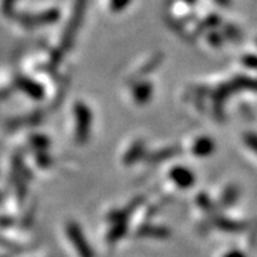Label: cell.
<instances>
[{"label": "cell", "instance_id": "cell-2", "mask_svg": "<svg viewBox=\"0 0 257 257\" xmlns=\"http://www.w3.org/2000/svg\"><path fill=\"white\" fill-rule=\"evenodd\" d=\"M208 147H209L208 141L206 140L200 141V143L195 147V153H199L200 156H206L205 153H208Z\"/></svg>", "mask_w": 257, "mask_h": 257}, {"label": "cell", "instance_id": "cell-4", "mask_svg": "<svg viewBox=\"0 0 257 257\" xmlns=\"http://www.w3.org/2000/svg\"><path fill=\"white\" fill-rule=\"evenodd\" d=\"M218 2H221V3H225L226 0H218Z\"/></svg>", "mask_w": 257, "mask_h": 257}, {"label": "cell", "instance_id": "cell-3", "mask_svg": "<svg viewBox=\"0 0 257 257\" xmlns=\"http://www.w3.org/2000/svg\"><path fill=\"white\" fill-rule=\"evenodd\" d=\"M130 3V0H110V7L111 10L114 11H120L124 10V7Z\"/></svg>", "mask_w": 257, "mask_h": 257}, {"label": "cell", "instance_id": "cell-1", "mask_svg": "<svg viewBox=\"0 0 257 257\" xmlns=\"http://www.w3.org/2000/svg\"><path fill=\"white\" fill-rule=\"evenodd\" d=\"M173 178L180 187H188L193 180L192 174L189 173L188 170H184V169L174 170Z\"/></svg>", "mask_w": 257, "mask_h": 257}]
</instances>
